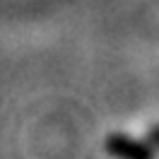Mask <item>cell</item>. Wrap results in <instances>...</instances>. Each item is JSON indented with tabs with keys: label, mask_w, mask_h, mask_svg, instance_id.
Here are the masks:
<instances>
[{
	"label": "cell",
	"mask_w": 159,
	"mask_h": 159,
	"mask_svg": "<svg viewBox=\"0 0 159 159\" xmlns=\"http://www.w3.org/2000/svg\"><path fill=\"white\" fill-rule=\"evenodd\" d=\"M106 149L116 159H152V149L128 135H111L106 140Z\"/></svg>",
	"instance_id": "obj_1"
},
{
	"label": "cell",
	"mask_w": 159,
	"mask_h": 159,
	"mask_svg": "<svg viewBox=\"0 0 159 159\" xmlns=\"http://www.w3.org/2000/svg\"><path fill=\"white\" fill-rule=\"evenodd\" d=\"M149 138H152V142H154V145H159V128L152 130V135H149Z\"/></svg>",
	"instance_id": "obj_2"
}]
</instances>
